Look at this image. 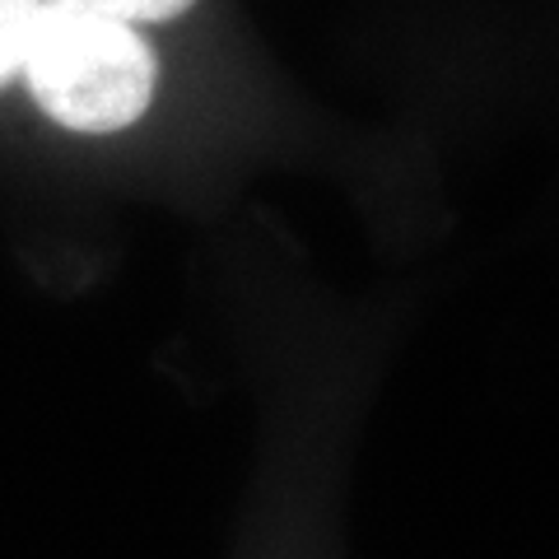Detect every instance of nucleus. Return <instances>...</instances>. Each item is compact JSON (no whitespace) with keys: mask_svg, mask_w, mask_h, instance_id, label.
I'll list each match as a JSON object with an SVG mask.
<instances>
[{"mask_svg":"<svg viewBox=\"0 0 559 559\" xmlns=\"http://www.w3.org/2000/svg\"><path fill=\"white\" fill-rule=\"evenodd\" d=\"M38 10H43V0H0V90L20 75Z\"/></svg>","mask_w":559,"mask_h":559,"instance_id":"f03ea898","label":"nucleus"},{"mask_svg":"<svg viewBox=\"0 0 559 559\" xmlns=\"http://www.w3.org/2000/svg\"><path fill=\"white\" fill-rule=\"evenodd\" d=\"M94 5H103L108 14H117V20H127V24H164V20L187 14L197 0H94Z\"/></svg>","mask_w":559,"mask_h":559,"instance_id":"7ed1b4c3","label":"nucleus"},{"mask_svg":"<svg viewBox=\"0 0 559 559\" xmlns=\"http://www.w3.org/2000/svg\"><path fill=\"white\" fill-rule=\"evenodd\" d=\"M20 75L57 127L112 135L150 112L159 90V57L135 24L94 0H43Z\"/></svg>","mask_w":559,"mask_h":559,"instance_id":"f257e3e1","label":"nucleus"}]
</instances>
